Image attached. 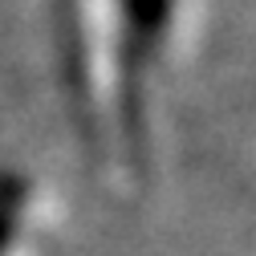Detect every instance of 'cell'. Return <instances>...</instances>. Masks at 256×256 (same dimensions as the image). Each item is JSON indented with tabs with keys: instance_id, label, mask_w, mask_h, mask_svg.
I'll list each match as a JSON object with an SVG mask.
<instances>
[{
	"instance_id": "obj_1",
	"label": "cell",
	"mask_w": 256,
	"mask_h": 256,
	"mask_svg": "<svg viewBox=\"0 0 256 256\" xmlns=\"http://www.w3.org/2000/svg\"><path fill=\"white\" fill-rule=\"evenodd\" d=\"M4 228H8V224H4V216H0V244H4Z\"/></svg>"
}]
</instances>
